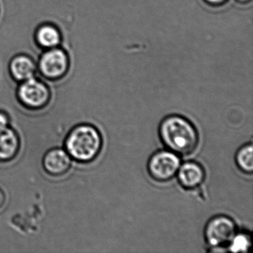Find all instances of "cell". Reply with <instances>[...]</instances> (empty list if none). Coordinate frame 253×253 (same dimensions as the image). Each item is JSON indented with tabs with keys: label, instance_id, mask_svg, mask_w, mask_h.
Instances as JSON below:
<instances>
[{
	"label": "cell",
	"instance_id": "6da1fadb",
	"mask_svg": "<svg viewBox=\"0 0 253 253\" xmlns=\"http://www.w3.org/2000/svg\"><path fill=\"white\" fill-rule=\"evenodd\" d=\"M158 135L164 146L177 155L193 153L199 144V134L194 124L179 115L166 117L160 123Z\"/></svg>",
	"mask_w": 253,
	"mask_h": 253
},
{
	"label": "cell",
	"instance_id": "7a4b0ae2",
	"mask_svg": "<svg viewBox=\"0 0 253 253\" xmlns=\"http://www.w3.org/2000/svg\"><path fill=\"white\" fill-rule=\"evenodd\" d=\"M65 145L71 158L78 162L89 163L101 152L103 137L94 126L81 124L70 131Z\"/></svg>",
	"mask_w": 253,
	"mask_h": 253
},
{
	"label": "cell",
	"instance_id": "3957f363",
	"mask_svg": "<svg viewBox=\"0 0 253 253\" xmlns=\"http://www.w3.org/2000/svg\"><path fill=\"white\" fill-rule=\"evenodd\" d=\"M71 63L69 51L62 45L44 50L37 61L38 72L48 81H59L68 75Z\"/></svg>",
	"mask_w": 253,
	"mask_h": 253
},
{
	"label": "cell",
	"instance_id": "277c9868",
	"mask_svg": "<svg viewBox=\"0 0 253 253\" xmlns=\"http://www.w3.org/2000/svg\"><path fill=\"white\" fill-rule=\"evenodd\" d=\"M237 231L233 219L225 214H218L210 218L206 224L204 239L211 250L226 248Z\"/></svg>",
	"mask_w": 253,
	"mask_h": 253
},
{
	"label": "cell",
	"instance_id": "5b68a950",
	"mask_svg": "<svg viewBox=\"0 0 253 253\" xmlns=\"http://www.w3.org/2000/svg\"><path fill=\"white\" fill-rule=\"evenodd\" d=\"M180 157L168 150H160L151 155L147 162V171L154 180L160 183L174 178L180 167Z\"/></svg>",
	"mask_w": 253,
	"mask_h": 253
},
{
	"label": "cell",
	"instance_id": "8992f818",
	"mask_svg": "<svg viewBox=\"0 0 253 253\" xmlns=\"http://www.w3.org/2000/svg\"><path fill=\"white\" fill-rule=\"evenodd\" d=\"M17 95L20 103L31 109L45 107L51 99L49 87L36 76L20 83Z\"/></svg>",
	"mask_w": 253,
	"mask_h": 253
},
{
	"label": "cell",
	"instance_id": "52a82bcc",
	"mask_svg": "<svg viewBox=\"0 0 253 253\" xmlns=\"http://www.w3.org/2000/svg\"><path fill=\"white\" fill-rule=\"evenodd\" d=\"M176 177L182 188L186 190H194L204 183L206 172L199 163L189 161L180 164Z\"/></svg>",
	"mask_w": 253,
	"mask_h": 253
},
{
	"label": "cell",
	"instance_id": "ba28073f",
	"mask_svg": "<svg viewBox=\"0 0 253 253\" xmlns=\"http://www.w3.org/2000/svg\"><path fill=\"white\" fill-rule=\"evenodd\" d=\"M63 39L61 29L51 22L41 23L34 33L35 44L42 51L61 46Z\"/></svg>",
	"mask_w": 253,
	"mask_h": 253
},
{
	"label": "cell",
	"instance_id": "9c48e42d",
	"mask_svg": "<svg viewBox=\"0 0 253 253\" xmlns=\"http://www.w3.org/2000/svg\"><path fill=\"white\" fill-rule=\"evenodd\" d=\"M8 70L14 81L21 83L36 76L38 65L32 56L26 53H19L11 57L8 63Z\"/></svg>",
	"mask_w": 253,
	"mask_h": 253
},
{
	"label": "cell",
	"instance_id": "30bf717a",
	"mask_svg": "<svg viewBox=\"0 0 253 253\" xmlns=\"http://www.w3.org/2000/svg\"><path fill=\"white\" fill-rule=\"evenodd\" d=\"M72 158L64 149H53L45 154L43 167L45 171L53 176H60L69 171Z\"/></svg>",
	"mask_w": 253,
	"mask_h": 253
},
{
	"label": "cell",
	"instance_id": "8fae6325",
	"mask_svg": "<svg viewBox=\"0 0 253 253\" xmlns=\"http://www.w3.org/2000/svg\"><path fill=\"white\" fill-rule=\"evenodd\" d=\"M20 141L18 134L12 128L0 129V161L13 159L18 153Z\"/></svg>",
	"mask_w": 253,
	"mask_h": 253
},
{
	"label": "cell",
	"instance_id": "7c38bea8",
	"mask_svg": "<svg viewBox=\"0 0 253 253\" xmlns=\"http://www.w3.org/2000/svg\"><path fill=\"white\" fill-rule=\"evenodd\" d=\"M253 152L252 143L241 146L235 156V164L240 171L251 174L253 171Z\"/></svg>",
	"mask_w": 253,
	"mask_h": 253
},
{
	"label": "cell",
	"instance_id": "4fadbf2b",
	"mask_svg": "<svg viewBox=\"0 0 253 253\" xmlns=\"http://www.w3.org/2000/svg\"><path fill=\"white\" fill-rule=\"evenodd\" d=\"M251 247V237L246 232H238L232 237L226 248L233 253H246Z\"/></svg>",
	"mask_w": 253,
	"mask_h": 253
},
{
	"label": "cell",
	"instance_id": "5bb4252c",
	"mask_svg": "<svg viewBox=\"0 0 253 253\" xmlns=\"http://www.w3.org/2000/svg\"><path fill=\"white\" fill-rule=\"evenodd\" d=\"M204 3L211 8H217L226 5L229 0H203Z\"/></svg>",
	"mask_w": 253,
	"mask_h": 253
},
{
	"label": "cell",
	"instance_id": "9a60e30c",
	"mask_svg": "<svg viewBox=\"0 0 253 253\" xmlns=\"http://www.w3.org/2000/svg\"><path fill=\"white\" fill-rule=\"evenodd\" d=\"M9 125V118L8 115L2 111H0V129L7 128Z\"/></svg>",
	"mask_w": 253,
	"mask_h": 253
},
{
	"label": "cell",
	"instance_id": "2e32d148",
	"mask_svg": "<svg viewBox=\"0 0 253 253\" xmlns=\"http://www.w3.org/2000/svg\"><path fill=\"white\" fill-rule=\"evenodd\" d=\"M5 194H4L3 191L2 189H0V208L2 207V206L5 204Z\"/></svg>",
	"mask_w": 253,
	"mask_h": 253
},
{
	"label": "cell",
	"instance_id": "e0dca14e",
	"mask_svg": "<svg viewBox=\"0 0 253 253\" xmlns=\"http://www.w3.org/2000/svg\"><path fill=\"white\" fill-rule=\"evenodd\" d=\"M253 0H236V2L238 3L242 4V5H247V4L250 3Z\"/></svg>",
	"mask_w": 253,
	"mask_h": 253
},
{
	"label": "cell",
	"instance_id": "ac0fdd59",
	"mask_svg": "<svg viewBox=\"0 0 253 253\" xmlns=\"http://www.w3.org/2000/svg\"><path fill=\"white\" fill-rule=\"evenodd\" d=\"M0 15H1V5H0Z\"/></svg>",
	"mask_w": 253,
	"mask_h": 253
}]
</instances>
